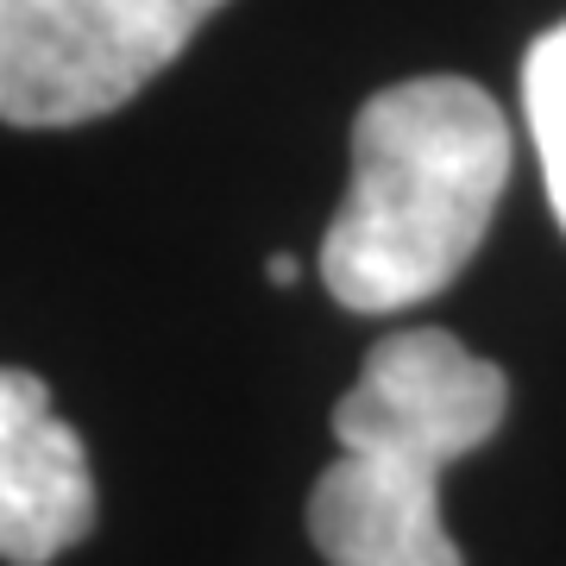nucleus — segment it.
Segmentation results:
<instances>
[{
  "label": "nucleus",
  "instance_id": "nucleus-1",
  "mask_svg": "<svg viewBox=\"0 0 566 566\" xmlns=\"http://www.w3.org/2000/svg\"><path fill=\"white\" fill-rule=\"evenodd\" d=\"M510 182L504 107L465 76L378 88L353 120V182L322 233V283L359 315H397L460 277Z\"/></svg>",
  "mask_w": 566,
  "mask_h": 566
},
{
  "label": "nucleus",
  "instance_id": "nucleus-2",
  "mask_svg": "<svg viewBox=\"0 0 566 566\" xmlns=\"http://www.w3.org/2000/svg\"><path fill=\"white\" fill-rule=\"evenodd\" d=\"M510 378L447 327H397L334 403L340 460L308 491L327 566H465L441 523V472L504 428Z\"/></svg>",
  "mask_w": 566,
  "mask_h": 566
},
{
  "label": "nucleus",
  "instance_id": "nucleus-3",
  "mask_svg": "<svg viewBox=\"0 0 566 566\" xmlns=\"http://www.w3.org/2000/svg\"><path fill=\"white\" fill-rule=\"evenodd\" d=\"M227 0H0V120L82 126L126 107Z\"/></svg>",
  "mask_w": 566,
  "mask_h": 566
},
{
  "label": "nucleus",
  "instance_id": "nucleus-4",
  "mask_svg": "<svg viewBox=\"0 0 566 566\" xmlns=\"http://www.w3.org/2000/svg\"><path fill=\"white\" fill-rule=\"evenodd\" d=\"M95 528V472L51 385L0 365V560L51 566Z\"/></svg>",
  "mask_w": 566,
  "mask_h": 566
},
{
  "label": "nucleus",
  "instance_id": "nucleus-5",
  "mask_svg": "<svg viewBox=\"0 0 566 566\" xmlns=\"http://www.w3.org/2000/svg\"><path fill=\"white\" fill-rule=\"evenodd\" d=\"M523 114L535 133V158L547 177V202L566 227V20L528 44L523 57Z\"/></svg>",
  "mask_w": 566,
  "mask_h": 566
},
{
  "label": "nucleus",
  "instance_id": "nucleus-6",
  "mask_svg": "<svg viewBox=\"0 0 566 566\" xmlns=\"http://www.w3.org/2000/svg\"><path fill=\"white\" fill-rule=\"evenodd\" d=\"M296 271H303V264H296V252H271V259H264V277L277 283V290H290V283H296Z\"/></svg>",
  "mask_w": 566,
  "mask_h": 566
}]
</instances>
